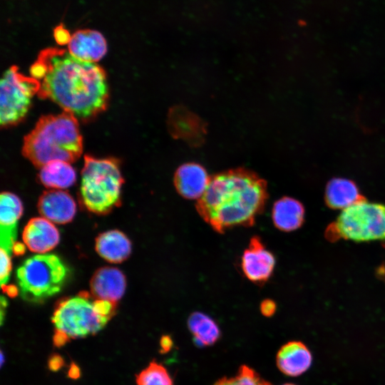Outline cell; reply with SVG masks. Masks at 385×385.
Listing matches in <instances>:
<instances>
[{"instance_id": "12", "label": "cell", "mask_w": 385, "mask_h": 385, "mask_svg": "<svg viewBox=\"0 0 385 385\" xmlns=\"http://www.w3.org/2000/svg\"><path fill=\"white\" fill-rule=\"evenodd\" d=\"M90 287L91 295L94 299L116 304L125 293V277L118 268L103 267L92 276Z\"/></svg>"}, {"instance_id": "15", "label": "cell", "mask_w": 385, "mask_h": 385, "mask_svg": "<svg viewBox=\"0 0 385 385\" xmlns=\"http://www.w3.org/2000/svg\"><path fill=\"white\" fill-rule=\"evenodd\" d=\"M312 363V355L302 342L290 341L279 349L276 364L279 371L289 376H298L306 372Z\"/></svg>"}, {"instance_id": "18", "label": "cell", "mask_w": 385, "mask_h": 385, "mask_svg": "<svg viewBox=\"0 0 385 385\" xmlns=\"http://www.w3.org/2000/svg\"><path fill=\"white\" fill-rule=\"evenodd\" d=\"M363 200L352 180L334 178L327 185L325 201L331 208L344 210Z\"/></svg>"}, {"instance_id": "20", "label": "cell", "mask_w": 385, "mask_h": 385, "mask_svg": "<svg viewBox=\"0 0 385 385\" xmlns=\"http://www.w3.org/2000/svg\"><path fill=\"white\" fill-rule=\"evenodd\" d=\"M188 327L195 344L200 346H212L220 339V330L217 323L202 312H192L188 317Z\"/></svg>"}, {"instance_id": "31", "label": "cell", "mask_w": 385, "mask_h": 385, "mask_svg": "<svg viewBox=\"0 0 385 385\" xmlns=\"http://www.w3.org/2000/svg\"><path fill=\"white\" fill-rule=\"evenodd\" d=\"M282 385H296V384H291V383H286V384H282Z\"/></svg>"}, {"instance_id": "26", "label": "cell", "mask_w": 385, "mask_h": 385, "mask_svg": "<svg viewBox=\"0 0 385 385\" xmlns=\"http://www.w3.org/2000/svg\"><path fill=\"white\" fill-rule=\"evenodd\" d=\"M260 309L262 314L265 317H270L274 315L277 309V304L274 300L266 299L262 301Z\"/></svg>"}, {"instance_id": "21", "label": "cell", "mask_w": 385, "mask_h": 385, "mask_svg": "<svg viewBox=\"0 0 385 385\" xmlns=\"http://www.w3.org/2000/svg\"><path fill=\"white\" fill-rule=\"evenodd\" d=\"M23 210L22 202L17 195L2 192L0 195V228H16Z\"/></svg>"}, {"instance_id": "5", "label": "cell", "mask_w": 385, "mask_h": 385, "mask_svg": "<svg viewBox=\"0 0 385 385\" xmlns=\"http://www.w3.org/2000/svg\"><path fill=\"white\" fill-rule=\"evenodd\" d=\"M123 183L118 159L84 156L80 192L88 210L106 215L119 206Z\"/></svg>"}, {"instance_id": "6", "label": "cell", "mask_w": 385, "mask_h": 385, "mask_svg": "<svg viewBox=\"0 0 385 385\" xmlns=\"http://www.w3.org/2000/svg\"><path fill=\"white\" fill-rule=\"evenodd\" d=\"M67 274L68 269L58 256L34 255L16 270L21 296L30 302H42L60 292Z\"/></svg>"}, {"instance_id": "28", "label": "cell", "mask_w": 385, "mask_h": 385, "mask_svg": "<svg viewBox=\"0 0 385 385\" xmlns=\"http://www.w3.org/2000/svg\"><path fill=\"white\" fill-rule=\"evenodd\" d=\"M63 364V359L58 355H53L48 361V366L53 371L58 370Z\"/></svg>"}, {"instance_id": "30", "label": "cell", "mask_w": 385, "mask_h": 385, "mask_svg": "<svg viewBox=\"0 0 385 385\" xmlns=\"http://www.w3.org/2000/svg\"><path fill=\"white\" fill-rule=\"evenodd\" d=\"M24 245L22 243L15 242L13 247V253L17 255H22L25 252Z\"/></svg>"}, {"instance_id": "19", "label": "cell", "mask_w": 385, "mask_h": 385, "mask_svg": "<svg viewBox=\"0 0 385 385\" xmlns=\"http://www.w3.org/2000/svg\"><path fill=\"white\" fill-rule=\"evenodd\" d=\"M40 183L51 190H63L72 186L76 180V173L68 162L56 160L40 168Z\"/></svg>"}, {"instance_id": "8", "label": "cell", "mask_w": 385, "mask_h": 385, "mask_svg": "<svg viewBox=\"0 0 385 385\" xmlns=\"http://www.w3.org/2000/svg\"><path fill=\"white\" fill-rule=\"evenodd\" d=\"M39 88V81L20 73L18 66H11L5 71L0 82V124L2 128L17 125L23 120Z\"/></svg>"}, {"instance_id": "25", "label": "cell", "mask_w": 385, "mask_h": 385, "mask_svg": "<svg viewBox=\"0 0 385 385\" xmlns=\"http://www.w3.org/2000/svg\"><path fill=\"white\" fill-rule=\"evenodd\" d=\"M53 36L59 45L68 44L71 38L69 31L62 25H58L53 30Z\"/></svg>"}, {"instance_id": "2", "label": "cell", "mask_w": 385, "mask_h": 385, "mask_svg": "<svg viewBox=\"0 0 385 385\" xmlns=\"http://www.w3.org/2000/svg\"><path fill=\"white\" fill-rule=\"evenodd\" d=\"M268 197L266 183L243 169L223 172L210 178L204 195L197 201L200 216L216 232L235 227H250L265 209Z\"/></svg>"}, {"instance_id": "14", "label": "cell", "mask_w": 385, "mask_h": 385, "mask_svg": "<svg viewBox=\"0 0 385 385\" xmlns=\"http://www.w3.org/2000/svg\"><path fill=\"white\" fill-rule=\"evenodd\" d=\"M210 178L205 169L194 163L180 166L174 176V184L178 192L186 199L199 200L205 192Z\"/></svg>"}, {"instance_id": "1", "label": "cell", "mask_w": 385, "mask_h": 385, "mask_svg": "<svg viewBox=\"0 0 385 385\" xmlns=\"http://www.w3.org/2000/svg\"><path fill=\"white\" fill-rule=\"evenodd\" d=\"M30 74L40 83L38 98L51 100L77 118L91 119L107 107L109 94L104 69L75 58L65 49L41 51Z\"/></svg>"}, {"instance_id": "10", "label": "cell", "mask_w": 385, "mask_h": 385, "mask_svg": "<svg viewBox=\"0 0 385 385\" xmlns=\"http://www.w3.org/2000/svg\"><path fill=\"white\" fill-rule=\"evenodd\" d=\"M37 207L43 217L58 225L70 222L76 212L75 200L62 190L43 192L38 199Z\"/></svg>"}, {"instance_id": "11", "label": "cell", "mask_w": 385, "mask_h": 385, "mask_svg": "<svg viewBox=\"0 0 385 385\" xmlns=\"http://www.w3.org/2000/svg\"><path fill=\"white\" fill-rule=\"evenodd\" d=\"M22 239L31 252L46 254L57 246L60 235L54 223L39 217L31 218L27 222L22 232Z\"/></svg>"}, {"instance_id": "7", "label": "cell", "mask_w": 385, "mask_h": 385, "mask_svg": "<svg viewBox=\"0 0 385 385\" xmlns=\"http://www.w3.org/2000/svg\"><path fill=\"white\" fill-rule=\"evenodd\" d=\"M335 227L338 235L346 240L385 241V205L361 200L342 210Z\"/></svg>"}, {"instance_id": "9", "label": "cell", "mask_w": 385, "mask_h": 385, "mask_svg": "<svg viewBox=\"0 0 385 385\" xmlns=\"http://www.w3.org/2000/svg\"><path fill=\"white\" fill-rule=\"evenodd\" d=\"M275 258L258 236L250 239L248 247L241 258V269L244 275L257 284L267 282L272 275Z\"/></svg>"}, {"instance_id": "3", "label": "cell", "mask_w": 385, "mask_h": 385, "mask_svg": "<svg viewBox=\"0 0 385 385\" xmlns=\"http://www.w3.org/2000/svg\"><path fill=\"white\" fill-rule=\"evenodd\" d=\"M82 153L78 119L66 111L41 116L24 137L22 155L39 168L56 160L73 163Z\"/></svg>"}, {"instance_id": "13", "label": "cell", "mask_w": 385, "mask_h": 385, "mask_svg": "<svg viewBox=\"0 0 385 385\" xmlns=\"http://www.w3.org/2000/svg\"><path fill=\"white\" fill-rule=\"evenodd\" d=\"M107 42L99 31L80 29L75 31L68 43V51L83 61L96 63L107 53Z\"/></svg>"}, {"instance_id": "4", "label": "cell", "mask_w": 385, "mask_h": 385, "mask_svg": "<svg viewBox=\"0 0 385 385\" xmlns=\"http://www.w3.org/2000/svg\"><path fill=\"white\" fill-rule=\"evenodd\" d=\"M115 303L94 299L87 292L60 301L53 313V344L63 346L70 340L101 331L115 312Z\"/></svg>"}, {"instance_id": "27", "label": "cell", "mask_w": 385, "mask_h": 385, "mask_svg": "<svg viewBox=\"0 0 385 385\" xmlns=\"http://www.w3.org/2000/svg\"><path fill=\"white\" fill-rule=\"evenodd\" d=\"M161 352L166 353L169 351L173 346V340L168 335H164L160 341Z\"/></svg>"}, {"instance_id": "29", "label": "cell", "mask_w": 385, "mask_h": 385, "mask_svg": "<svg viewBox=\"0 0 385 385\" xmlns=\"http://www.w3.org/2000/svg\"><path fill=\"white\" fill-rule=\"evenodd\" d=\"M68 376L72 379H76L80 376L79 368L75 364H72L70 366L68 371Z\"/></svg>"}, {"instance_id": "17", "label": "cell", "mask_w": 385, "mask_h": 385, "mask_svg": "<svg viewBox=\"0 0 385 385\" xmlns=\"http://www.w3.org/2000/svg\"><path fill=\"white\" fill-rule=\"evenodd\" d=\"M272 218L274 226L279 230L293 231L302 225L304 208L299 201L292 197H283L274 203Z\"/></svg>"}, {"instance_id": "24", "label": "cell", "mask_w": 385, "mask_h": 385, "mask_svg": "<svg viewBox=\"0 0 385 385\" xmlns=\"http://www.w3.org/2000/svg\"><path fill=\"white\" fill-rule=\"evenodd\" d=\"M11 252L1 248V284L2 287L6 286L11 270Z\"/></svg>"}, {"instance_id": "16", "label": "cell", "mask_w": 385, "mask_h": 385, "mask_svg": "<svg viewBox=\"0 0 385 385\" xmlns=\"http://www.w3.org/2000/svg\"><path fill=\"white\" fill-rule=\"evenodd\" d=\"M97 253L111 263H120L128 258L132 245L121 231L113 230L100 234L96 239Z\"/></svg>"}, {"instance_id": "22", "label": "cell", "mask_w": 385, "mask_h": 385, "mask_svg": "<svg viewBox=\"0 0 385 385\" xmlns=\"http://www.w3.org/2000/svg\"><path fill=\"white\" fill-rule=\"evenodd\" d=\"M136 382L138 385H173L166 368L155 360L136 375Z\"/></svg>"}, {"instance_id": "23", "label": "cell", "mask_w": 385, "mask_h": 385, "mask_svg": "<svg viewBox=\"0 0 385 385\" xmlns=\"http://www.w3.org/2000/svg\"><path fill=\"white\" fill-rule=\"evenodd\" d=\"M213 385H272L264 379L256 371L247 365H242L235 376L222 377Z\"/></svg>"}]
</instances>
